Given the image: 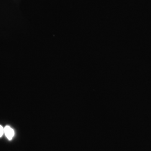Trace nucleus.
<instances>
[{
    "mask_svg": "<svg viewBox=\"0 0 151 151\" xmlns=\"http://www.w3.org/2000/svg\"><path fill=\"white\" fill-rule=\"evenodd\" d=\"M4 133L5 134L7 138L11 140L14 135V132L13 129L11 128L9 126H6L4 128Z\"/></svg>",
    "mask_w": 151,
    "mask_h": 151,
    "instance_id": "1",
    "label": "nucleus"
},
{
    "mask_svg": "<svg viewBox=\"0 0 151 151\" xmlns=\"http://www.w3.org/2000/svg\"><path fill=\"white\" fill-rule=\"evenodd\" d=\"M4 133V128L1 125H0V137L3 135Z\"/></svg>",
    "mask_w": 151,
    "mask_h": 151,
    "instance_id": "2",
    "label": "nucleus"
}]
</instances>
